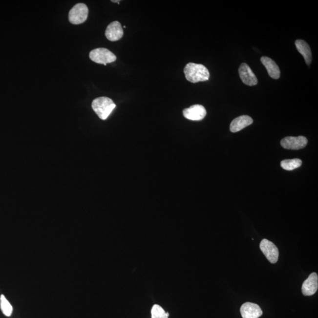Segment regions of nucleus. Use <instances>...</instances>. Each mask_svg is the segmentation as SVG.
I'll use <instances>...</instances> for the list:
<instances>
[{"label":"nucleus","mask_w":318,"mask_h":318,"mask_svg":"<svg viewBox=\"0 0 318 318\" xmlns=\"http://www.w3.org/2000/svg\"><path fill=\"white\" fill-rule=\"evenodd\" d=\"M186 80L193 83L205 82L209 80L210 74L205 65L189 63L184 68Z\"/></svg>","instance_id":"nucleus-1"},{"label":"nucleus","mask_w":318,"mask_h":318,"mask_svg":"<svg viewBox=\"0 0 318 318\" xmlns=\"http://www.w3.org/2000/svg\"><path fill=\"white\" fill-rule=\"evenodd\" d=\"M91 106L94 112L103 120L107 119L116 107L115 103L107 97H100L94 99Z\"/></svg>","instance_id":"nucleus-2"},{"label":"nucleus","mask_w":318,"mask_h":318,"mask_svg":"<svg viewBox=\"0 0 318 318\" xmlns=\"http://www.w3.org/2000/svg\"><path fill=\"white\" fill-rule=\"evenodd\" d=\"M89 57L91 61L105 65L115 62L117 59L115 54L105 48H98L91 50Z\"/></svg>","instance_id":"nucleus-3"},{"label":"nucleus","mask_w":318,"mask_h":318,"mask_svg":"<svg viewBox=\"0 0 318 318\" xmlns=\"http://www.w3.org/2000/svg\"><path fill=\"white\" fill-rule=\"evenodd\" d=\"M88 8L84 3H78L74 5L68 14V20L73 24L83 23L87 19Z\"/></svg>","instance_id":"nucleus-4"},{"label":"nucleus","mask_w":318,"mask_h":318,"mask_svg":"<svg viewBox=\"0 0 318 318\" xmlns=\"http://www.w3.org/2000/svg\"><path fill=\"white\" fill-rule=\"evenodd\" d=\"M260 250L271 263H276L279 257V251L276 245L269 240L264 239L260 242Z\"/></svg>","instance_id":"nucleus-5"},{"label":"nucleus","mask_w":318,"mask_h":318,"mask_svg":"<svg viewBox=\"0 0 318 318\" xmlns=\"http://www.w3.org/2000/svg\"><path fill=\"white\" fill-rule=\"evenodd\" d=\"M308 143V140L304 136L286 137L280 142L283 148L289 150H299L304 148Z\"/></svg>","instance_id":"nucleus-6"},{"label":"nucleus","mask_w":318,"mask_h":318,"mask_svg":"<svg viewBox=\"0 0 318 318\" xmlns=\"http://www.w3.org/2000/svg\"><path fill=\"white\" fill-rule=\"evenodd\" d=\"M206 113H207L205 108L199 105L191 106L183 111V116L185 118L193 121H200L203 120L205 118Z\"/></svg>","instance_id":"nucleus-7"},{"label":"nucleus","mask_w":318,"mask_h":318,"mask_svg":"<svg viewBox=\"0 0 318 318\" xmlns=\"http://www.w3.org/2000/svg\"><path fill=\"white\" fill-rule=\"evenodd\" d=\"M240 79L244 84L253 86L257 84V79L250 67L246 63H242L239 68Z\"/></svg>","instance_id":"nucleus-8"},{"label":"nucleus","mask_w":318,"mask_h":318,"mask_svg":"<svg viewBox=\"0 0 318 318\" xmlns=\"http://www.w3.org/2000/svg\"><path fill=\"white\" fill-rule=\"evenodd\" d=\"M243 318H259L263 314L261 308L255 303L246 302L240 308Z\"/></svg>","instance_id":"nucleus-9"},{"label":"nucleus","mask_w":318,"mask_h":318,"mask_svg":"<svg viewBox=\"0 0 318 318\" xmlns=\"http://www.w3.org/2000/svg\"><path fill=\"white\" fill-rule=\"evenodd\" d=\"M105 35L106 38L111 42H116L121 39L123 36L121 24L117 21L111 22L106 28Z\"/></svg>","instance_id":"nucleus-10"},{"label":"nucleus","mask_w":318,"mask_h":318,"mask_svg":"<svg viewBox=\"0 0 318 318\" xmlns=\"http://www.w3.org/2000/svg\"><path fill=\"white\" fill-rule=\"evenodd\" d=\"M318 288V276L316 273H312L305 280L302 286V292L305 296H311L316 293Z\"/></svg>","instance_id":"nucleus-11"},{"label":"nucleus","mask_w":318,"mask_h":318,"mask_svg":"<svg viewBox=\"0 0 318 318\" xmlns=\"http://www.w3.org/2000/svg\"><path fill=\"white\" fill-rule=\"evenodd\" d=\"M253 123V119L250 116L243 115L234 119L231 123L230 130L232 132L236 133L250 126Z\"/></svg>","instance_id":"nucleus-12"},{"label":"nucleus","mask_w":318,"mask_h":318,"mask_svg":"<svg viewBox=\"0 0 318 318\" xmlns=\"http://www.w3.org/2000/svg\"><path fill=\"white\" fill-rule=\"evenodd\" d=\"M260 61L267 70L269 75L270 76L271 78L274 79H279L280 75L279 68L273 60L269 58L268 57L263 56L260 59Z\"/></svg>","instance_id":"nucleus-13"},{"label":"nucleus","mask_w":318,"mask_h":318,"mask_svg":"<svg viewBox=\"0 0 318 318\" xmlns=\"http://www.w3.org/2000/svg\"><path fill=\"white\" fill-rule=\"evenodd\" d=\"M295 45L297 50L303 56L306 64L310 65L312 62V52L307 42L302 40H297L295 42Z\"/></svg>","instance_id":"nucleus-14"},{"label":"nucleus","mask_w":318,"mask_h":318,"mask_svg":"<svg viewBox=\"0 0 318 318\" xmlns=\"http://www.w3.org/2000/svg\"><path fill=\"white\" fill-rule=\"evenodd\" d=\"M302 160L299 159L284 160L280 163L281 167L286 170H293L302 165Z\"/></svg>","instance_id":"nucleus-15"},{"label":"nucleus","mask_w":318,"mask_h":318,"mask_svg":"<svg viewBox=\"0 0 318 318\" xmlns=\"http://www.w3.org/2000/svg\"><path fill=\"white\" fill-rule=\"evenodd\" d=\"M0 308H1L2 313L5 316L10 317L13 313V306L8 302V300L5 298L4 295H1L0 296Z\"/></svg>","instance_id":"nucleus-16"},{"label":"nucleus","mask_w":318,"mask_h":318,"mask_svg":"<svg viewBox=\"0 0 318 318\" xmlns=\"http://www.w3.org/2000/svg\"><path fill=\"white\" fill-rule=\"evenodd\" d=\"M151 318H168L169 314L161 306L154 305L151 309Z\"/></svg>","instance_id":"nucleus-17"},{"label":"nucleus","mask_w":318,"mask_h":318,"mask_svg":"<svg viewBox=\"0 0 318 318\" xmlns=\"http://www.w3.org/2000/svg\"><path fill=\"white\" fill-rule=\"evenodd\" d=\"M112 1L113 2H117V3L118 4H119V2H120V1Z\"/></svg>","instance_id":"nucleus-18"}]
</instances>
